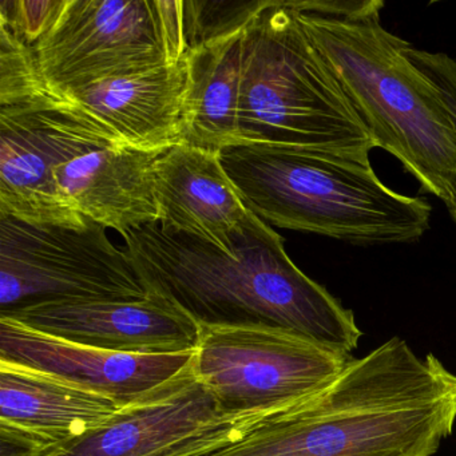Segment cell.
<instances>
[{
    "label": "cell",
    "instance_id": "obj_19",
    "mask_svg": "<svg viewBox=\"0 0 456 456\" xmlns=\"http://www.w3.org/2000/svg\"><path fill=\"white\" fill-rule=\"evenodd\" d=\"M68 0H2L0 28L33 47L62 14Z\"/></svg>",
    "mask_w": 456,
    "mask_h": 456
},
{
    "label": "cell",
    "instance_id": "obj_12",
    "mask_svg": "<svg viewBox=\"0 0 456 456\" xmlns=\"http://www.w3.org/2000/svg\"><path fill=\"white\" fill-rule=\"evenodd\" d=\"M0 316L71 343L133 354L196 351L200 325L157 295L135 301H61Z\"/></svg>",
    "mask_w": 456,
    "mask_h": 456
},
{
    "label": "cell",
    "instance_id": "obj_5",
    "mask_svg": "<svg viewBox=\"0 0 456 456\" xmlns=\"http://www.w3.org/2000/svg\"><path fill=\"white\" fill-rule=\"evenodd\" d=\"M241 145L314 149L370 162L378 148L298 20L271 0L242 38Z\"/></svg>",
    "mask_w": 456,
    "mask_h": 456
},
{
    "label": "cell",
    "instance_id": "obj_13",
    "mask_svg": "<svg viewBox=\"0 0 456 456\" xmlns=\"http://www.w3.org/2000/svg\"><path fill=\"white\" fill-rule=\"evenodd\" d=\"M194 352L133 354L71 343L0 316V362L50 373L90 391L133 404L177 378Z\"/></svg>",
    "mask_w": 456,
    "mask_h": 456
},
{
    "label": "cell",
    "instance_id": "obj_4",
    "mask_svg": "<svg viewBox=\"0 0 456 456\" xmlns=\"http://www.w3.org/2000/svg\"><path fill=\"white\" fill-rule=\"evenodd\" d=\"M218 156L245 205L277 228L362 247L410 244L429 229V202L384 185L370 162L266 143L229 146Z\"/></svg>",
    "mask_w": 456,
    "mask_h": 456
},
{
    "label": "cell",
    "instance_id": "obj_6",
    "mask_svg": "<svg viewBox=\"0 0 456 456\" xmlns=\"http://www.w3.org/2000/svg\"><path fill=\"white\" fill-rule=\"evenodd\" d=\"M185 57L183 0H68L33 47L0 33V106L33 90L138 76Z\"/></svg>",
    "mask_w": 456,
    "mask_h": 456
},
{
    "label": "cell",
    "instance_id": "obj_18",
    "mask_svg": "<svg viewBox=\"0 0 456 456\" xmlns=\"http://www.w3.org/2000/svg\"><path fill=\"white\" fill-rule=\"evenodd\" d=\"M271 0H183L186 52L212 46L247 30Z\"/></svg>",
    "mask_w": 456,
    "mask_h": 456
},
{
    "label": "cell",
    "instance_id": "obj_20",
    "mask_svg": "<svg viewBox=\"0 0 456 456\" xmlns=\"http://www.w3.org/2000/svg\"><path fill=\"white\" fill-rule=\"evenodd\" d=\"M405 54L408 60L436 87L456 130V61L442 53L432 54V53L415 49L410 44L407 45ZM445 207L456 224V178L453 181L450 202H447Z\"/></svg>",
    "mask_w": 456,
    "mask_h": 456
},
{
    "label": "cell",
    "instance_id": "obj_16",
    "mask_svg": "<svg viewBox=\"0 0 456 456\" xmlns=\"http://www.w3.org/2000/svg\"><path fill=\"white\" fill-rule=\"evenodd\" d=\"M122 408L57 376L0 362V424L33 435L47 447L87 434Z\"/></svg>",
    "mask_w": 456,
    "mask_h": 456
},
{
    "label": "cell",
    "instance_id": "obj_17",
    "mask_svg": "<svg viewBox=\"0 0 456 456\" xmlns=\"http://www.w3.org/2000/svg\"><path fill=\"white\" fill-rule=\"evenodd\" d=\"M242 38L244 33L186 52L188 82L181 113L180 145L217 154L229 146L241 145Z\"/></svg>",
    "mask_w": 456,
    "mask_h": 456
},
{
    "label": "cell",
    "instance_id": "obj_21",
    "mask_svg": "<svg viewBox=\"0 0 456 456\" xmlns=\"http://www.w3.org/2000/svg\"><path fill=\"white\" fill-rule=\"evenodd\" d=\"M46 448L33 435L0 424V456H41Z\"/></svg>",
    "mask_w": 456,
    "mask_h": 456
},
{
    "label": "cell",
    "instance_id": "obj_2",
    "mask_svg": "<svg viewBox=\"0 0 456 456\" xmlns=\"http://www.w3.org/2000/svg\"><path fill=\"white\" fill-rule=\"evenodd\" d=\"M151 295L199 325H269L351 354L362 332L354 312L309 279L261 221L234 240V256L159 223L122 234Z\"/></svg>",
    "mask_w": 456,
    "mask_h": 456
},
{
    "label": "cell",
    "instance_id": "obj_1",
    "mask_svg": "<svg viewBox=\"0 0 456 456\" xmlns=\"http://www.w3.org/2000/svg\"><path fill=\"white\" fill-rule=\"evenodd\" d=\"M456 421V375L400 338L332 384L205 456H434Z\"/></svg>",
    "mask_w": 456,
    "mask_h": 456
},
{
    "label": "cell",
    "instance_id": "obj_14",
    "mask_svg": "<svg viewBox=\"0 0 456 456\" xmlns=\"http://www.w3.org/2000/svg\"><path fill=\"white\" fill-rule=\"evenodd\" d=\"M159 223L196 237L234 256V240L261 223L242 201L212 151L175 145L157 159L153 169Z\"/></svg>",
    "mask_w": 456,
    "mask_h": 456
},
{
    "label": "cell",
    "instance_id": "obj_8",
    "mask_svg": "<svg viewBox=\"0 0 456 456\" xmlns=\"http://www.w3.org/2000/svg\"><path fill=\"white\" fill-rule=\"evenodd\" d=\"M351 354L269 325H200L193 370L224 415L285 410L336 380Z\"/></svg>",
    "mask_w": 456,
    "mask_h": 456
},
{
    "label": "cell",
    "instance_id": "obj_9",
    "mask_svg": "<svg viewBox=\"0 0 456 456\" xmlns=\"http://www.w3.org/2000/svg\"><path fill=\"white\" fill-rule=\"evenodd\" d=\"M279 411L224 415L191 364L110 420L41 456H205L241 442Z\"/></svg>",
    "mask_w": 456,
    "mask_h": 456
},
{
    "label": "cell",
    "instance_id": "obj_3",
    "mask_svg": "<svg viewBox=\"0 0 456 456\" xmlns=\"http://www.w3.org/2000/svg\"><path fill=\"white\" fill-rule=\"evenodd\" d=\"M314 49L378 148L450 202L456 130L442 95L381 23L383 0H290Z\"/></svg>",
    "mask_w": 456,
    "mask_h": 456
},
{
    "label": "cell",
    "instance_id": "obj_10",
    "mask_svg": "<svg viewBox=\"0 0 456 456\" xmlns=\"http://www.w3.org/2000/svg\"><path fill=\"white\" fill-rule=\"evenodd\" d=\"M34 111L52 143L58 186L74 210L121 236L159 223L153 169L162 153L119 148L57 111Z\"/></svg>",
    "mask_w": 456,
    "mask_h": 456
},
{
    "label": "cell",
    "instance_id": "obj_15",
    "mask_svg": "<svg viewBox=\"0 0 456 456\" xmlns=\"http://www.w3.org/2000/svg\"><path fill=\"white\" fill-rule=\"evenodd\" d=\"M49 135L36 111L0 106V216L28 225L85 228L58 186Z\"/></svg>",
    "mask_w": 456,
    "mask_h": 456
},
{
    "label": "cell",
    "instance_id": "obj_7",
    "mask_svg": "<svg viewBox=\"0 0 456 456\" xmlns=\"http://www.w3.org/2000/svg\"><path fill=\"white\" fill-rule=\"evenodd\" d=\"M105 226L28 225L0 216V314L61 301H135L148 287Z\"/></svg>",
    "mask_w": 456,
    "mask_h": 456
},
{
    "label": "cell",
    "instance_id": "obj_11",
    "mask_svg": "<svg viewBox=\"0 0 456 456\" xmlns=\"http://www.w3.org/2000/svg\"><path fill=\"white\" fill-rule=\"evenodd\" d=\"M186 82L185 57L138 76L61 92L33 90L15 106L57 111L119 148L164 153L180 138Z\"/></svg>",
    "mask_w": 456,
    "mask_h": 456
}]
</instances>
